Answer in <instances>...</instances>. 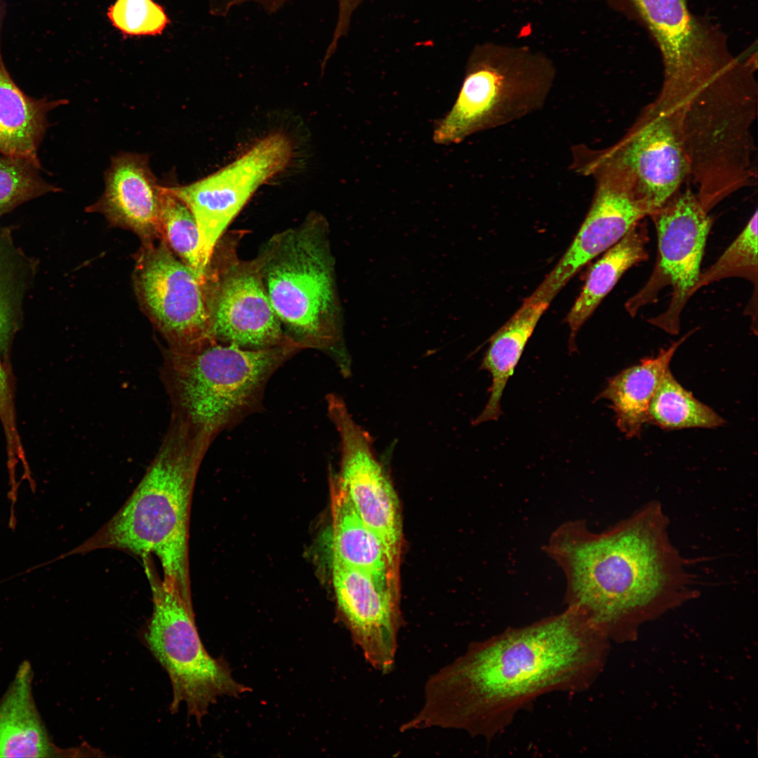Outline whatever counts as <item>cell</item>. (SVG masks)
Listing matches in <instances>:
<instances>
[{
    "mask_svg": "<svg viewBox=\"0 0 758 758\" xmlns=\"http://www.w3.org/2000/svg\"><path fill=\"white\" fill-rule=\"evenodd\" d=\"M6 12L5 2H4V0H0V49H1V29H2V25H3L4 19L5 16H6Z\"/></svg>",
    "mask_w": 758,
    "mask_h": 758,
    "instance_id": "cell-30",
    "label": "cell"
},
{
    "mask_svg": "<svg viewBox=\"0 0 758 758\" xmlns=\"http://www.w3.org/2000/svg\"><path fill=\"white\" fill-rule=\"evenodd\" d=\"M57 191L42 177L39 159L0 154V216L25 201Z\"/></svg>",
    "mask_w": 758,
    "mask_h": 758,
    "instance_id": "cell-28",
    "label": "cell"
},
{
    "mask_svg": "<svg viewBox=\"0 0 758 758\" xmlns=\"http://www.w3.org/2000/svg\"><path fill=\"white\" fill-rule=\"evenodd\" d=\"M578 152L574 166L578 171L620 181L649 216L679 192L689 177L677 126L653 102L612 146L601 151L582 148Z\"/></svg>",
    "mask_w": 758,
    "mask_h": 758,
    "instance_id": "cell-9",
    "label": "cell"
},
{
    "mask_svg": "<svg viewBox=\"0 0 758 758\" xmlns=\"http://www.w3.org/2000/svg\"><path fill=\"white\" fill-rule=\"evenodd\" d=\"M32 679L29 663H22L0 701V758L50 757L57 752L35 705Z\"/></svg>",
    "mask_w": 758,
    "mask_h": 758,
    "instance_id": "cell-20",
    "label": "cell"
},
{
    "mask_svg": "<svg viewBox=\"0 0 758 758\" xmlns=\"http://www.w3.org/2000/svg\"><path fill=\"white\" fill-rule=\"evenodd\" d=\"M592 203L567 251L528 297L548 304L583 266L620 241L649 217L631 190L617 180L600 176Z\"/></svg>",
    "mask_w": 758,
    "mask_h": 758,
    "instance_id": "cell-17",
    "label": "cell"
},
{
    "mask_svg": "<svg viewBox=\"0 0 758 758\" xmlns=\"http://www.w3.org/2000/svg\"><path fill=\"white\" fill-rule=\"evenodd\" d=\"M332 560L371 576L399 593V571L380 538L356 512L336 477L331 479Z\"/></svg>",
    "mask_w": 758,
    "mask_h": 758,
    "instance_id": "cell-19",
    "label": "cell"
},
{
    "mask_svg": "<svg viewBox=\"0 0 758 758\" xmlns=\"http://www.w3.org/2000/svg\"><path fill=\"white\" fill-rule=\"evenodd\" d=\"M757 211L719 258L707 269L701 271L693 289V296L700 288L728 278L749 281L757 289Z\"/></svg>",
    "mask_w": 758,
    "mask_h": 758,
    "instance_id": "cell-26",
    "label": "cell"
},
{
    "mask_svg": "<svg viewBox=\"0 0 758 758\" xmlns=\"http://www.w3.org/2000/svg\"><path fill=\"white\" fill-rule=\"evenodd\" d=\"M163 186L150 170L148 157L121 153L112 159L105 174V189L89 208L100 213L112 225L133 232L142 244L160 239Z\"/></svg>",
    "mask_w": 758,
    "mask_h": 758,
    "instance_id": "cell-18",
    "label": "cell"
},
{
    "mask_svg": "<svg viewBox=\"0 0 758 758\" xmlns=\"http://www.w3.org/2000/svg\"><path fill=\"white\" fill-rule=\"evenodd\" d=\"M112 25L127 36L161 34L169 19L153 0H117L107 13Z\"/></svg>",
    "mask_w": 758,
    "mask_h": 758,
    "instance_id": "cell-29",
    "label": "cell"
},
{
    "mask_svg": "<svg viewBox=\"0 0 758 758\" xmlns=\"http://www.w3.org/2000/svg\"><path fill=\"white\" fill-rule=\"evenodd\" d=\"M332 580L340 620L366 662L387 674L394 666L402 621L399 593L368 573L332 560Z\"/></svg>",
    "mask_w": 758,
    "mask_h": 758,
    "instance_id": "cell-16",
    "label": "cell"
},
{
    "mask_svg": "<svg viewBox=\"0 0 758 758\" xmlns=\"http://www.w3.org/2000/svg\"><path fill=\"white\" fill-rule=\"evenodd\" d=\"M230 241L220 239L206 271L213 338L246 349L298 344L286 333L270 303L256 258L240 260Z\"/></svg>",
    "mask_w": 758,
    "mask_h": 758,
    "instance_id": "cell-13",
    "label": "cell"
},
{
    "mask_svg": "<svg viewBox=\"0 0 758 758\" xmlns=\"http://www.w3.org/2000/svg\"><path fill=\"white\" fill-rule=\"evenodd\" d=\"M555 76L553 62L540 51L491 41L476 45L453 105L434 124V142L460 143L538 110Z\"/></svg>",
    "mask_w": 758,
    "mask_h": 758,
    "instance_id": "cell-7",
    "label": "cell"
},
{
    "mask_svg": "<svg viewBox=\"0 0 758 758\" xmlns=\"http://www.w3.org/2000/svg\"><path fill=\"white\" fill-rule=\"evenodd\" d=\"M325 219L274 235L256 258L270 303L286 333L303 348L334 350L343 373L350 359L338 347L340 309Z\"/></svg>",
    "mask_w": 758,
    "mask_h": 758,
    "instance_id": "cell-6",
    "label": "cell"
},
{
    "mask_svg": "<svg viewBox=\"0 0 758 758\" xmlns=\"http://www.w3.org/2000/svg\"><path fill=\"white\" fill-rule=\"evenodd\" d=\"M601 629L579 609L476 643L427 681L418 712L401 731L441 728L490 738L536 697L587 685Z\"/></svg>",
    "mask_w": 758,
    "mask_h": 758,
    "instance_id": "cell-1",
    "label": "cell"
},
{
    "mask_svg": "<svg viewBox=\"0 0 758 758\" xmlns=\"http://www.w3.org/2000/svg\"><path fill=\"white\" fill-rule=\"evenodd\" d=\"M291 139L281 132L257 141L233 162L190 185L165 187L192 213L199 228V260L206 272L228 225L254 192L291 161Z\"/></svg>",
    "mask_w": 758,
    "mask_h": 758,
    "instance_id": "cell-12",
    "label": "cell"
},
{
    "mask_svg": "<svg viewBox=\"0 0 758 758\" xmlns=\"http://www.w3.org/2000/svg\"><path fill=\"white\" fill-rule=\"evenodd\" d=\"M653 102L677 126L688 178L707 213L752 184L757 85L751 62L742 60L691 77L663 80Z\"/></svg>",
    "mask_w": 758,
    "mask_h": 758,
    "instance_id": "cell-3",
    "label": "cell"
},
{
    "mask_svg": "<svg viewBox=\"0 0 758 758\" xmlns=\"http://www.w3.org/2000/svg\"><path fill=\"white\" fill-rule=\"evenodd\" d=\"M133 277L140 307L168 349L190 350L215 340L206 275L177 258L164 241L142 244Z\"/></svg>",
    "mask_w": 758,
    "mask_h": 758,
    "instance_id": "cell-11",
    "label": "cell"
},
{
    "mask_svg": "<svg viewBox=\"0 0 758 758\" xmlns=\"http://www.w3.org/2000/svg\"><path fill=\"white\" fill-rule=\"evenodd\" d=\"M302 348L295 343L246 349L215 340L190 350L166 349L161 377L171 419L211 443L258 408L270 377Z\"/></svg>",
    "mask_w": 758,
    "mask_h": 758,
    "instance_id": "cell-5",
    "label": "cell"
},
{
    "mask_svg": "<svg viewBox=\"0 0 758 758\" xmlns=\"http://www.w3.org/2000/svg\"><path fill=\"white\" fill-rule=\"evenodd\" d=\"M183 263L205 276L199 260V232L197 221L188 207L166 191L160 212V239Z\"/></svg>",
    "mask_w": 758,
    "mask_h": 758,
    "instance_id": "cell-27",
    "label": "cell"
},
{
    "mask_svg": "<svg viewBox=\"0 0 758 758\" xmlns=\"http://www.w3.org/2000/svg\"><path fill=\"white\" fill-rule=\"evenodd\" d=\"M647 423L663 430L716 428L725 420L686 390L670 368L664 373L650 402Z\"/></svg>",
    "mask_w": 758,
    "mask_h": 758,
    "instance_id": "cell-25",
    "label": "cell"
},
{
    "mask_svg": "<svg viewBox=\"0 0 758 758\" xmlns=\"http://www.w3.org/2000/svg\"><path fill=\"white\" fill-rule=\"evenodd\" d=\"M649 217L658 239L656 263L646 284L627 300L625 307L634 317L642 307L657 302L660 292L670 286L667 308L649 322L677 335L681 312L692 297V289L701 272L712 220L690 189L678 192Z\"/></svg>",
    "mask_w": 758,
    "mask_h": 758,
    "instance_id": "cell-10",
    "label": "cell"
},
{
    "mask_svg": "<svg viewBox=\"0 0 758 758\" xmlns=\"http://www.w3.org/2000/svg\"><path fill=\"white\" fill-rule=\"evenodd\" d=\"M668 524L653 502L601 532L580 519L557 526L544 551L564 575L567 606L602 629L689 591L693 578L669 538Z\"/></svg>",
    "mask_w": 758,
    "mask_h": 758,
    "instance_id": "cell-2",
    "label": "cell"
},
{
    "mask_svg": "<svg viewBox=\"0 0 758 758\" xmlns=\"http://www.w3.org/2000/svg\"><path fill=\"white\" fill-rule=\"evenodd\" d=\"M150 556L141 557L153 604L144 640L171 681V712H177L184 703L188 714L201 724L219 698L239 696L248 688L234 679L223 660L207 652L195 623L192 601L164 582Z\"/></svg>",
    "mask_w": 758,
    "mask_h": 758,
    "instance_id": "cell-8",
    "label": "cell"
},
{
    "mask_svg": "<svg viewBox=\"0 0 758 758\" xmlns=\"http://www.w3.org/2000/svg\"><path fill=\"white\" fill-rule=\"evenodd\" d=\"M210 444L171 419L163 442L143 477L122 507L97 532L68 554L113 549L155 555L164 582L192 601L189 527L192 493Z\"/></svg>",
    "mask_w": 758,
    "mask_h": 758,
    "instance_id": "cell-4",
    "label": "cell"
},
{
    "mask_svg": "<svg viewBox=\"0 0 758 758\" xmlns=\"http://www.w3.org/2000/svg\"><path fill=\"white\" fill-rule=\"evenodd\" d=\"M694 332L691 331L656 357H646L609 379L597 397L607 399L615 413L618 429L627 437H639L647 423L650 402L679 347Z\"/></svg>",
    "mask_w": 758,
    "mask_h": 758,
    "instance_id": "cell-21",
    "label": "cell"
},
{
    "mask_svg": "<svg viewBox=\"0 0 758 758\" xmlns=\"http://www.w3.org/2000/svg\"><path fill=\"white\" fill-rule=\"evenodd\" d=\"M601 1L649 32L661 55L663 80L692 76L738 58L717 27L691 13L688 0Z\"/></svg>",
    "mask_w": 758,
    "mask_h": 758,
    "instance_id": "cell-15",
    "label": "cell"
},
{
    "mask_svg": "<svg viewBox=\"0 0 758 758\" xmlns=\"http://www.w3.org/2000/svg\"><path fill=\"white\" fill-rule=\"evenodd\" d=\"M66 102L25 95L10 76L0 49V154L39 159L48 114Z\"/></svg>",
    "mask_w": 758,
    "mask_h": 758,
    "instance_id": "cell-24",
    "label": "cell"
},
{
    "mask_svg": "<svg viewBox=\"0 0 758 758\" xmlns=\"http://www.w3.org/2000/svg\"><path fill=\"white\" fill-rule=\"evenodd\" d=\"M550 304L527 298L514 314L490 339L480 369L492 379L488 402L473 425L497 420L502 414L500 402L504 390L513 375L525 347Z\"/></svg>",
    "mask_w": 758,
    "mask_h": 758,
    "instance_id": "cell-23",
    "label": "cell"
},
{
    "mask_svg": "<svg viewBox=\"0 0 758 758\" xmlns=\"http://www.w3.org/2000/svg\"><path fill=\"white\" fill-rule=\"evenodd\" d=\"M326 401L328 416L340 439L341 467L336 477L356 512L380 538L399 571L402 521L397 495L375 454L371 436L354 420L343 399L331 394Z\"/></svg>",
    "mask_w": 758,
    "mask_h": 758,
    "instance_id": "cell-14",
    "label": "cell"
},
{
    "mask_svg": "<svg viewBox=\"0 0 758 758\" xmlns=\"http://www.w3.org/2000/svg\"><path fill=\"white\" fill-rule=\"evenodd\" d=\"M649 240L647 225L642 220L592 265L582 291L566 318L570 328L571 352L576 349L575 338L578 331L622 276L648 259Z\"/></svg>",
    "mask_w": 758,
    "mask_h": 758,
    "instance_id": "cell-22",
    "label": "cell"
}]
</instances>
